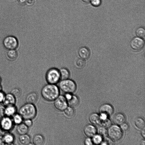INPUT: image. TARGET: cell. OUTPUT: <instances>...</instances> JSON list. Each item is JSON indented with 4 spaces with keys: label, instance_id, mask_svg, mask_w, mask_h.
Instances as JSON below:
<instances>
[{
    "label": "cell",
    "instance_id": "1",
    "mask_svg": "<svg viewBox=\"0 0 145 145\" xmlns=\"http://www.w3.org/2000/svg\"><path fill=\"white\" fill-rule=\"evenodd\" d=\"M41 94L45 100L53 101L59 95L60 91L59 88L56 84H48L42 87Z\"/></svg>",
    "mask_w": 145,
    "mask_h": 145
},
{
    "label": "cell",
    "instance_id": "2",
    "mask_svg": "<svg viewBox=\"0 0 145 145\" xmlns=\"http://www.w3.org/2000/svg\"><path fill=\"white\" fill-rule=\"evenodd\" d=\"M19 113L23 119L32 120L36 116L37 110L34 104L26 103L20 108Z\"/></svg>",
    "mask_w": 145,
    "mask_h": 145
},
{
    "label": "cell",
    "instance_id": "3",
    "mask_svg": "<svg viewBox=\"0 0 145 145\" xmlns=\"http://www.w3.org/2000/svg\"><path fill=\"white\" fill-rule=\"evenodd\" d=\"M59 88L65 93H72L76 89V85L73 80L68 79L62 80L59 84Z\"/></svg>",
    "mask_w": 145,
    "mask_h": 145
},
{
    "label": "cell",
    "instance_id": "4",
    "mask_svg": "<svg viewBox=\"0 0 145 145\" xmlns=\"http://www.w3.org/2000/svg\"><path fill=\"white\" fill-rule=\"evenodd\" d=\"M3 44L4 48L8 50H16L19 46V42L15 36L8 35L3 39Z\"/></svg>",
    "mask_w": 145,
    "mask_h": 145
},
{
    "label": "cell",
    "instance_id": "5",
    "mask_svg": "<svg viewBox=\"0 0 145 145\" xmlns=\"http://www.w3.org/2000/svg\"><path fill=\"white\" fill-rule=\"evenodd\" d=\"M46 79L48 84H56L58 83L61 80L59 70L55 68L50 69L46 74Z\"/></svg>",
    "mask_w": 145,
    "mask_h": 145
},
{
    "label": "cell",
    "instance_id": "6",
    "mask_svg": "<svg viewBox=\"0 0 145 145\" xmlns=\"http://www.w3.org/2000/svg\"><path fill=\"white\" fill-rule=\"evenodd\" d=\"M108 133L110 138L114 141L120 140L123 136L121 129L116 125L110 126L108 129Z\"/></svg>",
    "mask_w": 145,
    "mask_h": 145
},
{
    "label": "cell",
    "instance_id": "7",
    "mask_svg": "<svg viewBox=\"0 0 145 145\" xmlns=\"http://www.w3.org/2000/svg\"><path fill=\"white\" fill-rule=\"evenodd\" d=\"M14 124L12 119L9 117L5 116L0 120V127L3 131L8 132L11 130Z\"/></svg>",
    "mask_w": 145,
    "mask_h": 145
},
{
    "label": "cell",
    "instance_id": "8",
    "mask_svg": "<svg viewBox=\"0 0 145 145\" xmlns=\"http://www.w3.org/2000/svg\"><path fill=\"white\" fill-rule=\"evenodd\" d=\"M54 101L55 107L60 111H63L68 106L67 101L63 95H59Z\"/></svg>",
    "mask_w": 145,
    "mask_h": 145
},
{
    "label": "cell",
    "instance_id": "9",
    "mask_svg": "<svg viewBox=\"0 0 145 145\" xmlns=\"http://www.w3.org/2000/svg\"><path fill=\"white\" fill-rule=\"evenodd\" d=\"M144 42L142 39L137 37L134 38L131 41L130 44L133 49L139 50L144 47Z\"/></svg>",
    "mask_w": 145,
    "mask_h": 145
},
{
    "label": "cell",
    "instance_id": "10",
    "mask_svg": "<svg viewBox=\"0 0 145 145\" xmlns=\"http://www.w3.org/2000/svg\"><path fill=\"white\" fill-rule=\"evenodd\" d=\"M68 105L73 108L77 106L79 103L78 97L72 93H66L65 95Z\"/></svg>",
    "mask_w": 145,
    "mask_h": 145
},
{
    "label": "cell",
    "instance_id": "11",
    "mask_svg": "<svg viewBox=\"0 0 145 145\" xmlns=\"http://www.w3.org/2000/svg\"><path fill=\"white\" fill-rule=\"evenodd\" d=\"M99 111L101 114H104L108 117L111 115L114 112L113 107L110 105L104 104L100 107Z\"/></svg>",
    "mask_w": 145,
    "mask_h": 145
},
{
    "label": "cell",
    "instance_id": "12",
    "mask_svg": "<svg viewBox=\"0 0 145 145\" xmlns=\"http://www.w3.org/2000/svg\"><path fill=\"white\" fill-rule=\"evenodd\" d=\"M16 102V97L10 93L5 95L3 103V105L6 106L11 105H15Z\"/></svg>",
    "mask_w": 145,
    "mask_h": 145
},
{
    "label": "cell",
    "instance_id": "13",
    "mask_svg": "<svg viewBox=\"0 0 145 145\" xmlns=\"http://www.w3.org/2000/svg\"><path fill=\"white\" fill-rule=\"evenodd\" d=\"M84 132L85 135L89 137H92L96 134L97 130L93 126L88 125L84 128Z\"/></svg>",
    "mask_w": 145,
    "mask_h": 145
},
{
    "label": "cell",
    "instance_id": "14",
    "mask_svg": "<svg viewBox=\"0 0 145 145\" xmlns=\"http://www.w3.org/2000/svg\"><path fill=\"white\" fill-rule=\"evenodd\" d=\"M38 99L37 93L35 92L29 93L25 98L26 103L34 104L37 101Z\"/></svg>",
    "mask_w": 145,
    "mask_h": 145
},
{
    "label": "cell",
    "instance_id": "15",
    "mask_svg": "<svg viewBox=\"0 0 145 145\" xmlns=\"http://www.w3.org/2000/svg\"><path fill=\"white\" fill-rule=\"evenodd\" d=\"M2 136L5 144L8 145L13 144L14 141L15 137L12 133L7 132Z\"/></svg>",
    "mask_w": 145,
    "mask_h": 145
},
{
    "label": "cell",
    "instance_id": "16",
    "mask_svg": "<svg viewBox=\"0 0 145 145\" xmlns=\"http://www.w3.org/2000/svg\"><path fill=\"white\" fill-rule=\"evenodd\" d=\"M17 108L15 105H11L5 106V116L10 117L16 113Z\"/></svg>",
    "mask_w": 145,
    "mask_h": 145
},
{
    "label": "cell",
    "instance_id": "17",
    "mask_svg": "<svg viewBox=\"0 0 145 145\" xmlns=\"http://www.w3.org/2000/svg\"><path fill=\"white\" fill-rule=\"evenodd\" d=\"M78 54L80 57L82 59H88L90 56L89 50L86 47H82L80 48Z\"/></svg>",
    "mask_w": 145,
    "mask_h": 145
},
{
    "label": "cell",
    "instance_id": "18",
    "mask_svg": "<svg viewBox=\"0 0 145 145\" xmlns=\"http://www.w3.org/2000/svg\"><path fill=\"white\" fill-rule=\"evenodd\" d=\"M18 56V52L16 50H8L6 54L7 59L10 61L16 60Z\"/></svg>",
    "mask_w": 145,
    "mask_h": 145
},
{
    "label": "cell",
    "instance_id": "19",
    "mask_svg": "<svg viewBox=\"0 0 145 145\" xmlns=\"http://www.w3.org/2000/svg\"><path fill=\"white\" fill-rule=\"evenodd\" d=\"M33 143L35 145H42L44 142V137L41 134H38L34 135L33 139Z\"/></svg>",
    "mask_w": 145,
    "mask_h": 145
},
{
    "label": "cell",
    "instance_id": "20",
    "mask_svg": "<svg viewBox=\"0 0 145 145\" xmlns=\"http://www.w3.org/2000/svg\"><path fill=\"white\" fill-rule=\"evenodd\" d=\"M125 118L124 115L121 113H118L114 116L113 118L114 122L118 125H121L124 123Z\"/></svg>",
    "mask_w": 145,
    "mask_h": 145
},
{
    "label": "cell",
    "instance_id": "21",
    "mask_svg": "<svg viewBox=\"0 0 145 145\" xmlns=\"http://www.w3.org/2000/svg\"><path fill=\"white\" fill-rule=\"evenodd\" d=\"M16 131L20 135L26 134L29 131V127L23 123L18 125L16 127Z\"/></svg>",
    "mask_w": 145,
    "mask_h": 145
},
{
    "label": "cell",
    "instance_id": "22",
    "mask_svg": "<svg viewBox=\"0 0 145 145\" xmlns=\"http://www.w3.org/2000/svg\"><path fill=\"white\" fill-rule=\"evenodd\" d=\"M18 139L19 142L24 145L29 144L31 140L30 137L27 134L20 135Z\"/></svg>",
    "mask_w": 145,
    "mask_h": 145
},
{
    "label": "cell",
    "instance_id": "23",
    "mask_svg": "<svg viewBox=\"0 0 145 145\" xmlns=\"http://www.w3.org/2000/svg\"><path fill=\"white\" fill-rule=\"evenodd\" d=\"M89 119L91 123L94 125L99 124L100 120V116L95 113L91 114L89 116Z\"/></svg>",
    "mask_w": 145,
    "mask_h": 145
},
{
    "label": "cell",
    "instance_id": "24",
    "mask_svg": "<svg viewBox=\"0 0 145 145\" xmlns=\"http://www.w3.org/2000/svg\"><path fill=\"white\" fill-rule=\"evenodd\" d=\"M59 71L60 79L61 80L68 79L70 76V72L69 70L65 68H62Z\"/></svg>",
    "mask_w": 145,
    "mask_h": 145
},
{
    "label": "cell",
    "instance_id": "25",
    "mask_svg": "<svg viewBox=\"0 0 145 145\" xmlns=\"http://www.w3.org/2000/svg\"><path fill=\"white\" fill-rule=\"evenodd\" d=\"M12 119L14 124L18 125L22 123L23 118L19 113H16L12 116Z\"/></svg>",
    "mask_w": 145,
    "mask_h": 145
},
{
    "label": "cell",
    "instance_id": "26",
    "mask_svg": "<svg viewBox=\"0 0 145 145\" xmlns=\"http://www.w3.org/2000/svg\"><path fill=\"white\" fill-rule=\"evenodd\" d=\"M135 126L138 129H143L144 128L145 123L144 120L141 118H138L135 121Z\"/></svg>",
    "mask_w": 145,
    "mask_h": 145
},
{
    "label": "cell",
    "instance_id": "27",
    "mask_svg": "<svg viewBox=\"0 0 145 145\" xmlns=\"http://www.w3.org/2000/svg\"><path fill=\"white\" fill-rule=\"evenodd\" d=\"M65 115L67 117H72L74 115L75 111L73 108L70 106H68L64 110Z\"/></svg>",
    "mask_w": 145,
    "mask_h": 145
},
{
    "label": "cell",
    "instance_id": "28",
    "mask_svg": "<svg viewBox=\"0 0 145 145\" xmlns=\"http://www.w3.org/2000/svg\"><path fill=\"white\" fill-rule=\"evenodd\" d=\"M111 122L110 120L107 118L105 120H101L99 124L102 127L105 128L109 127L111 125Z\"/></svg>",
    "mask_w": 145,
    "mask_h": 145
},
{
    "label": "cell",
    "instance_id": "29",
    "mask_svg": "<svg viewBox=\"0 0 145 145\" xmlns=\"http://www.w3.org/2000/svg\"><path fill=\"white\" fill-rule=\"evenodd\" d=\"M75 64L77 67L79 69H82L85 67L86 62L83 59H78L76 61Z\"/></svg>",
    "mask_w": 145,
    "mask_h": 145
},
{
    "label": "cell",
    "instance_id": "30",
    "mask_svg": "<svg viewBox=\"0 0 145 145\" xmlns=\"http://www.w3.org/2000/svg\"><path fill=\"white\" fill-rule=\"evenodd\" d=\"M136 35L138 37L143 38L145 35V30L144 28L140 27L138 28L136 31Z\"/></svg>",
    "mask_w": 145,
    "mask_h": 145
},
{
    "label": "cell",
    "instance_id": "31",
    "mask_svg": "<svg viewBox=\"0 0 145 145\" xmlns=\"http://www.w3.org/2000/svg\"><path fill=\"white\" fill-rule=\"evenodd\" d=\"M93 143L95 144H99L102 141V138L101 137L100 135H95L93 137Z\"/></svg>",
    "mask_w": 145,
    "mask_h": 145
},
{
    "label": "cell",
    "instance_id": "32",
    "mask_svg": "<svg viewBox=\"0 0 145 145\" xmlns=\"http://www.w3.org/2000/svg\"><path fill=\"white\" fill-rule=\"evenodd\" d=\"M97 132L99 135L100 136H104L107 133V131L105 128L103 127H100L98 128Z\"/></svg>",
    "mask_w": 145,
    "mask_h": 145
},
{
    "label": "cell",
    "instance_id": "33",
    "mask_svg": "<svg viewBox=\"0 0 145 145\" xmlns=\"http://www.w3.org/2000/svg\"><path fill=\"white\" fill-rule=\"evenodd\" d=\"M16 98L20 96V89L18 88H15L12 89L10 92Z\"/></svg>",
    "mask_w": 145,
    "mask_h": 145
},
{
    "label": "cell",
    "instance_id": "34",
    "mask_svg": "<svg viewBox=\"0 0 145 145\" xmlns=\"http://www.w3.org/2000/svg\"><path fill=\"white\" fill-rule=\"evenodd\" d=\"M90 1L92 5L95 7H99L101 4V0H91Z\"/></svg>",
    "mask_w": 145,
    "mask_h": 145
},
{
    "label": "cell",
    "instance_id": "35",
    "mask_svg": "<svg viewBox=\"0 0 145 145\" xmlns=\"http://www.w3.org/2000/svg\"><path fill=\"white\" fill-rule=\"evenodd\" d=\"M23 123L28 127H30L33 125V122L31 119H25Z\"/></svg>",
    "mask_w": 145,
    "mask_h": 145
},
{
    "label": "cell",
    "instance_id": "36",
    "mask_svg": "<svg viewBox=\"0 0 145 145\" xmlns=\"http://www.w3.org/2000/svg\"><path fill=\"white\" fill-rule=\"evenodd\" d=\"M5 107L4 105H0V116L2 117L5 116Z\"/></svg>",
    "mask_w": 145,
    "mask_h": 145
},
{
    "label": "cell",
    "instance_id": "37",
    "mask_svg": "<svg viewBox=\"0 0 145 145\" xmlns=\"http://www.w3.org/2000/svg\"><path fill=\"white\" fill-rule=\"evenodd\" d=\"M121 125V128L123 131H127L129 128V126L126 123H124Z\"/></svg>",
    "mask_w": 145,
    "mask_h": 145
},
{
    "label": "cell",
    "instance_id": "38",
    "mask_svg": "<svg viewBox=\"0 0 145 145\" xmlns=\"http://www.w3.org/2000/svg\"><path fill=\"white\" fill-rule=\"evenodd\" d=\"M5 94L2 91H0V103L3 102L5 96Z\"/></svg>",
    "mask_w": 145,
    "mask_h": 145
},
{
    "label": "cell",
    "instance_id": "39",
    "mask_svg": "<svg viewBox=\"0 0 145 145\" xmlns=\"http://www.w3.org/2000/svg\"><path fill=\"white\" fill-rule=\"evenodd\" d=\"M84 144L86 145H91L93 144L91 140L89 138H87L85 139Z\"/></svg>",
    "mask_w": 145,
    "mask_h": 145
},
{
    "label": "cell",
    "instance_id": "40",
    "mask_svg": "<svg viewBox=\"0 0 145 145\" xmlns=\"http://www.w3.org/2000/svg\"><path fill=\"white\" fill-rule=\"evenodd\" d=\"M5 145V144L3 140V136L0 135V145Z\"/></svg>",
    "mask_w": 145,
    "mask_h": 145
},
{
    "label": "cell",
    "instance_id": "41",
    "mask_svg": "<svg viewBox=\"0 0 145 145\" xmlns=\"http://www.w3.org/2000/svg\"><path fill=\"white\" fill-rule=\"evenodd\" d=\"M19 2L21 4H24L26 3L27 0H18Z\"/></svg>",
    "mask_w": 145,
    "mask_h": 145
},
{
    "label": "cell",
    "instance_id": "42",
    "mask_svg": "<svg viewBox=\"0 0 145 145\" xmlns=\"http://www.w3.org/2000/svg\"><path fill=\"white\" fill-rule=\"evenodd\" d=\"M142 130L141 132V134L144 138H145V128L142 129Z\"/></svg>",
    "mask_w": 145,
    "mask_h": 145
},
{
    "label": "cell",
    "instance_id": "43",
    "mask_svg": "<svg viewBox=\"0 0 145 145\" xmlns=\"http://www.w3.org/2000/svg\"><path fill=\"white\" fill-rule=\"evenodd\" d=\"M83 2L86 3H88L90 2L91 0H82Z\"/></svg>",
    "mask_w": 145,
    "mask_h": 145
},
{
    "label": "cell",
    "instance_id": "44",
    "mask_svg": "<svg viewBox=\"0 0 145 145\" xmlns=\"http://www.w3.org/2000/svg\"><path fill=\"white\" fill-rule=\"evenodd\" d=\"M141 144L143 145H145V141L144 140H142L141 142Z\"/></svg>",
    "mask_w": 145,
    "mask_h": 145
},
{
    "label": "cell",
    "instance_id": "45",
    "mask_svg": "<svg viewBox=\"0 0 145 145\" xmlns=\"http://www.w3.org/2000/svg\"><path fill=\"white\" fill-rule=\"evenodd\" d=\"M2 130L1 129V127H0V135H1V134L2 133Z\"/></svg>",
    "mask_w": 145,
    "mask_h": 145
},
{
    "label": "cell",
    "instance_id": "46",
    "mask_svg": "<svg viewBox=\"0 0 145 145\" xmlns=\"http://www.w3.org/2000/svg\"><path fill=\"white\" fill-rule=\"evenodd\" d=\"M1 90H2V86L0 84V91Z\"/></svg>",
    "mask_w": 145,
    "mask_h": 145
},
{
    "label": "cell",
    "instance_id": "47",
    "mask_svg": "<svg viewBox=\"0 0 145 145\" xmlns=\"http://www.w3.org/2000/svg\"><path fill=\"white\" fill-rule=\"evenodd\" d=\"M2 81V78L0 76V84H1V83Z\"/></svg>",
    "mask_w": 145,
    "mask_h": 145
}]
</instances>
